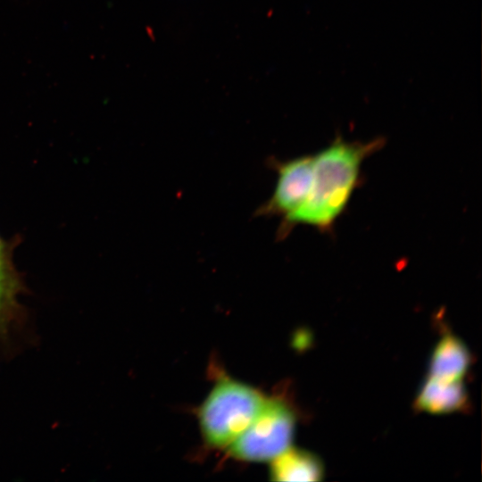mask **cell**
I'll return each instance as SVG.
<instances>
[{
    "label": "cell",
    "mask_w": 482,
    "mask_h": 482,
    "mask_svg": "<svg viewBox=\"0 0 482 482\" xmlns=\"http://www.w3.org/2000/svg\"><path fill=\"white\" fill-rule=\"evenodd\" d=\"M384 144L385 139L381 137L363 143L346 141L337 136L329 145L314 154L308 197L296 212L282 220L278 232L279 237L288 235L296 225H308L323 233L331 232L360 186L364 160Z\"/></svg>",
    "instance_id": "cell-1"
},
{
    "label": "cell",
    "mask_w": 482,
    "mask_h": 482,
    "mask_svg": "<svg viewBox=\"0 0 482 482\" xmlns=\"http://www.w3.org/2000/svg\"><path fill=\"white\" fill-rule=\"evenodd\" d=\"M471 355L466 345L456 336L445 334L434 348L429 362L428 376L459 381L466 375Z\"/></svg>",
    "instance_id": "cell-6"
},
{
    "label": "cell",
    "mask_w": 482,
    "mask_h": 482,
    "mask_svg": "<svg viewBox=\"0 0 482 482\" xmlns=\"http://www.w3.org/2000/svg\"><path fill=\"white\" fill-rule=\"evenodd\" d=\"M278 179L273 194L256 212L261 216H282L283 220L296 212L310 193L314 154H306L287 161H273Z\"/></svg>",
    "instance_id": "cell-4"
},
{
    "label": "cell",
    "mask_w": 482,
    "mask_h": 482,
    "mask_svg": "<svg viewBox=\"0 0 482 482\" xmlns=\"http://www.w3.org/2000/svg\"><path fill=\"white\" fill-rule=\"evenodd\" d=\"M6 279V271H5V262L4 255V246L0 240V280L5 281Z\"/></svg>",
    "instance_id": "cell-9"
},
{
    "label": "cell",
    "mask_w": 482,
    "mask_h": 482,
    "mask_svg": "<svg viewBox=\"0 0 482 482\" xmlns=\"http://www.w3.org/2000/svg\"><path fill=\"white\" fill-rule=\"evenodd\" d=\"M264 401L258 391L245 384L220 380L199 411L205 441L215 447L229 446L252 422Z\"/></svg>",
    "instance_id": "cell-2"
},
{
    "label": "cell",
    "mask_w": 482,
    "mask_h": 482,
    "mask_svg": "<svg viewBox=\"0 0 482 482\" xmlns=\"http://www.w3.org/2000/svg\"><path fill=\"white\" fill-rule=\"evenodd\" d=\"M295 417L287 404L265 399L252 422L229 445L232 456L242 461H272L290 447Z\"/></svg>",
    "instance_id": "cell-3"
},
{
    "label": "cell",
    "mask_w": 482,
    "mask_h": 482,
    "mask_svg": "<svg viewBox=\"0 0 482 482\" xmlns=\"http://www.w3.org/2000/svg\"><path fill=\"white\" fill-rule=\"evenodd\" d=\"M468 393L461 380L446 381L430 376L416 396V410L432 414H445L467 410Z\"/></svg>",
    "instance_id": "cell-5"
},
{
    "label": "cell",
    "mask_w": 482,
    "mask_h": 482,
    "mask_svg": "<svg viewBox=\"0 0 482 482\" xmlns=\"http://www.w3.org/2000/svg\"><path fill=\"white\" fill-rule=\"evenodd\" d=\"M8 294L5 287V281L0 280V325L7 319L8 313Z\"/></svg>",
    "instance_id": "cell-8"
},
{
    "label": "cell",
    "mask_w": 482,
    "mask_h": 482,
    "mask_svg": "<svg viewBox=\"0 0 482 482\" xmlns=\"http://www.w3.org/2000/svg\"><path fill=\"white\" fill-rule=\"evenodd\" d=\"M271 461L270 473L276 481H320L324 475L320 460L304 450L289 447Z\"/></svg>",
    "instance_id": "cell-7"
}]
</instances>
